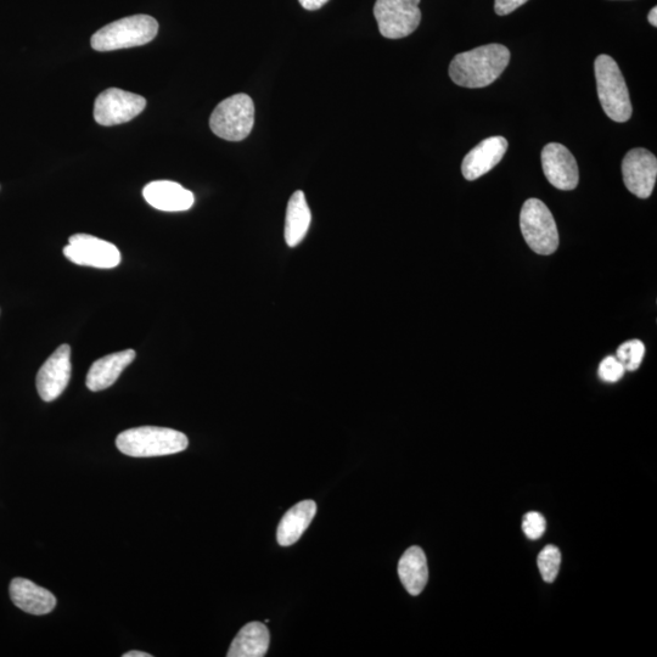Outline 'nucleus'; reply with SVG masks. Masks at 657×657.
Masks as SVG:
<instances>
[{"label": "nucleus", "mask_w": 657, "mask_h": 657, "mask_svg": "<svg viewBox=\"0 0 657 657\" xmlns=\"http://www.w3.org/2000/svg\"><path fill=\"white\" fill-rule=\"evenodd\" d=\"M510 61V52L502 44H487L460 53L449 66V76L460 87L484 88L501 77Z\"/></svg>", "instance_id": "nucleus-1"}, {"label": "nucleus", "mask_w": 657, "mask_h": 657, "mask_svg": "<svg viewBox=\"0 0 657 657\" xmlns=\"http://www.w3.org/2000/svg\"><path fill=\"white\" fill-rule=\"evenodd\" d=\"M625 368L616 357H606L599 365L600 379L605 383H617L625 375Z\"/></svg>", "instance_id": "nucleus-24"}, {"label": "nucleus", "mask_w": 657, "mask_h": 657, "mask_svg": "<svg viewBox=\"0 0 657 657\" xmlns=\"http://www.w3.org/2000/svg\"><path fill=\"white\" fill-rule=\"evenodd\" d=\"M398 576L407 592L414 597L424 591L429 580V567L423 549L414 546L402 555L398 563Z\"/></svg>", "instance_id": "nucleus-18"}, {"label": "nucleus", "mask_w": 657, "mask_h": 657, "mask_svg": "<svg viewBox=\"0 0 657 657\" xmlns=\"http://www.w3.org/2000/svg\"><path fill=\"white\" fill-rule=\"evenodd\" d=\"M188 445L183 432L157 426L129 429L116 438L119 451L133 458L171 456L185 451Z\"/></svg>", "instance_id": "nucleus-2"}, {"label": "nucleus", "mask_w": 657, "mask_h": 657, "mask_svg": "<svg viewBox=\"0 0 657 657\" xmlns=\"http://www.w3.org/2000/svg\"><path fill=\"white\" fill-rule=\"evenodd\" d=\"M10 598L15 606L31 615H47L56 606V598L48 589L37 586L26 578H15L10 583Z\"/></svg>", "instance_id": "nucleus-15"}, {"label": "nucleus", "mask_w": 657, "mask_h": 657, "mask_svg": "<svg viewBox=\"0 0 657 657\" xmlns=\"http://www.w3.org/2000/svg\"><path fill=\"white\" fill-rule=\"evenodd\" d=\"M561 564L560 550L555 546H547L538 555V569L542 578L548 583L557 580Z\"/></svg>", "instance_id": "nucleus-21"}, {"label": "nucleus", "mask_w": 657, "mask_h": 657, "mask_svg": "<svg viewBox=\"0 0 657 657\" xmlns=\"http://www.w3.org/2000/svg\"><path fill=\"white\" fill-rule=\"evenodd\" d=\"M159 32V24L149 15H134L112 22L92 37V47L98 52L145 46Z\"/></svg>", "instance_id": "nucleus-4"}, {"label": "nucleus", "mask_w": 657, "mask_h": 657, "mask_svg": "<svg viewBox=\"0 0 657 657\" xmlns=\"http://www.w3.org/2000/svg\"><path fill=\"white\" fill-rule=\"evenodd\" d=\"M420 0H376L374 16L381 35L401 39L412 35L421 21Z\"/></svg>", "instance_id": "nucleus-7"}, {"label": "nucleus", "mask_w": 657, "mask_h": 657, "mask_svg": "<svg viewBox=\"0 0 657 657\" xmlns=\"http://www.w3.org/2000/svg\"><path fill=\"white\" fill-rule=\"evenodd\" d=\"M255 123V105L249 95L235 94L217 105L210 127L217 137L241 142L250 136Z\"/></svg>", "instance_id": "nucleus-5"}, {"label": "nucleus", "mask_w": 657, "mask_h": 657, "mask_svg": "<svg viewBox=\"0 0 657 657\" xmlns=\"http://www.w3.org/2000/svg\"><path fill=\"white\" fill-rule=\"evenodd\" d=\"M622 176L626 188L639 199H648L655 188L656 156L647 149L628 151L622 161Z\"/></svg>", "instance_id": "nucleus-10"}, {"label": "nucleus", "mask_w": 657, "mask_h": 657, "mask_svg": "<svg viewBox=\"0 0 657 657\" xmlns=\"http://www.w3.org/2000/svg\"><path fill=\"white\" fill-rule=\"evenodd\" d=\"M64 247V255L78 266L111 269L120 265L121 252L114 244L88 234H76Z\"/></svg>", "instance_id": "nucleus-9"}, {"label": "nucleus", "mask_w": 657, "mask_h": 657, "mask_svg": "<svg viewBox=\"0 0 657 657\" xmlns=\"http://www.w3.org/2000/svg\"><path fill=\"white\" fill-rule=\"evenodd\" d=\"M645 355V346L640 340H631L619 347L616 358L622 363L628 372H634L640 367Z\"/></svg>", "instance_id": "nucleus-22"}, {"label": "nucleus", "mask_w": 657, "mask_h": 657, "mask_svg": "<svg viewBox=\"0 0 657 657\" xmlns=\"http://www.w3.org/2000/svg\"><path fill=\"white\" fill-rule=\"evenodd\" d=\"M507 150L508 142L503 137L482 140L464 157L462 173L466 181H476L493 170L502 161Z\"/></svg>", "instance_id": "nucleus-13"}, {"label": "nucleus", "mask_w": 657, "mask_h": 657, "mask_svg": "<svg viewBox=\"0 0 657 657\" xmlns=\"http://www.w3.org/2000/svg\"><path fill=\"white\" fill-rule=\"evenodd\" d=\"M547 530V522L542 514L531 511L524 516L522 522V531H524L527 538L536 541L541 538Z\"/></svg>", "instance_id": "nucleus-23"}, {"label": "nucleus", "mask_w": 657, "mask_h": 657, "mask_svg": "<svg viewBox=\"0 0 657 657\" xmlns=\"http://www.w3.org/2000/svg\"><path fill=\"white\" fill-rule=\"evenodd\" d=\"M544 176L559 190H574L580 181V173L574 155L559 143H550L542 151Z\"/></svg>", "instance_id": "nucleus-12"}, {"label": "nucleus", "mask_w": 657, "mask_h": 657, "mask_svg": "<svg viewBox=\"0 0 657 657\" xmlns=\"http://www.w3.org/2000/svg\"><path fill=\"white\" fill-rule=\"evenodd\" d=\"M527 2H529V0H496V2H494V11H496V14L499 16L509 15Z\"/></svg>", "instance_id": "nucleus-25"}, {"label": "nucleus", "mask_w": 657, "mask_h": 657, "mask_svg": "<svg viewBox=\"0 0 657 657\" xmlns=\"http://www.w3.org/2000/svg\"><path fill=\"white\" fill-rule=\"evenodd\" d=\"M71 373V347L61 345L37 374V390L42 400L55 401L69 385Z\"/></svg>", "instance_id": "nucleus-11"}, {"label": "nucleus", "mask_w": 657, "mask_h": 657, "mask_svg": "<svg viewBox=\"0 0 657 657\" xmlns=\"http://www.w3.org/2000/svg\"><path fill=\"white\" fill-rule=\"evenodd\" d=\"M299 2L306 10L314 11L323 8L329 0H299Z\"/></svg>", "instance_id": "nucleus-26"}, {"label": "nucleus", "mask_w": 657, "mask_h": 657, "mask_svg": "<svg viewBox=\"0 0 657 657\" xmlns=\"http://www.w3.org/2000/svg\"><path fill=\"white\" fill-rule=\"evenodd\" d=\"M123 657H153V655L143 653V651H128Z\"/></svg>", "instance_id": "nucleus-27"}, {"label": "nucleus", "mask_w": 657, "mask_h": 657, "mask_svg": "<svg viewBox=\"0 0 657 657\" xmlns=\"http://www.w3.org/2000/svg\"><path fill=\"white\" fill-rule=\"evenodd\" d=\"M271 634L261 622H250L241 628L230 645L228 657H263L267 654Z\"/></svg>", "instance_id": "nucleus-19"}, {"label": "nucleus", "mask_w": 657, "mask_h": 657, "mask_svg": "<svg viewBox=\"0 0 657 657\" xmlns=\"http://www.w3.org/2000/svg\"><path fill=\"white\" fill-rule=\"evenodd\" d=\"M648 20L651 25L654 27H657V8H653L650 10V13L648 15Z\"/></svg>", "instance_id": "nucleus-28"}, {"label": "nucleus", "mask_w": 657, "mask_h": 657, "mask_svg": "<svg viewBox=\"0 0 657 657\" xmlns=\"http://www.w3.org/2000/svg\"><path fill=\"white\" fill-rule=\"evenodd\" d=\"M316 513L317 504L313 501H303L292 507L278 526L277 541L280 546L289 547L299 541L310 527Z\"/></svg>", "instance_id": "nucleus-17"}, {"label": "nucleus", "mask_w": 657, "mask_h": 657, "mask_svg": "<svg viewBox=\"0 0 657 657\" xmlns=\"http://www.w3.org/2000/svg\"><path fill=\"white\" fill-rule=\"evenodd\" d=\"M312 222V213L308 207L305 194L297 190L291 196L286 209L285 241L286 245L296 247L305 239Z\"/></svg>", "instance_id": "nucleus-20"}, {"label": "nucleus", "mask_w": 657, "mask_h": 657, "mask_svg": "<svg viewBox=\"0 0 657 657\" xmlns=\"http://www.w3.org/2000/svg\"><path fill=\"white\" fill-rule=\"evenodd\" d=\"M146 100L138 94L110 88L95 100L94 119L101 126H117L142 114Z\"/></svg>", "instance_id": "nucleus-8"}, {"label": "nucleus", "mask_w": 657, "mask_h": 657, "mask_svg": "<svg viewBox=\"0 0 657 657\" xmlns=\"http://www.w3.org/2000/svg\"><path fill=\"white\" fill-rule=\"evenodd\" d=\"M520 228L524 239L538 255H553L559 247L557 223L546 204L529 199L522 206Z\"/></svg>", "instance_id": "nucleus-6"}, {"label": "nucleus", "mask_w": 657, "mask_h": 657, "mask_svg": "<svg viewBox=\"0 0 657 657\" xmlns=\"http://www.w3.org/2000/svg\"><path fill=\"white\" fill-rule=\"evenodd\" d=\"M144 199L154 209L165 212H182L192 209L194 194L171 181L151 182L143 190Z\"/></svg>", "instance_id": "nucleus-14"}, {"label": "nucleus", "mask_w": 657, "mask_h": 657, "mask_svg": "<svg viewBox=\"0 0 657 657\" xmlns=\"http://www.w3.org/2000/svg\"><path fill=\"white\" fill-rule=\"evenodd\" d=\"M134 358H136V352L125 350L98 359L89 369L86 380L88 389L93 392L109 389L120 378L123 370L134 361Z\"/></svg>", "instance_id": "nucleus-16"}, {"label": "nucleus", "mask_w": 657, "mask_h": 657, "mask_svg": "<svg viewBox=\"0 0 657 657\" xmlns=\"http://www.w3.org/2000/svg\"><path fill=\"white\" fill-rule=\"evenodd\" d=\"M595 78L600 104L606 115L615 122H627L632 116V103L625 78L619 65L609 55L595 60Z\"/></svg>", "instance_id": "nucleus-3"}]
</instances>
